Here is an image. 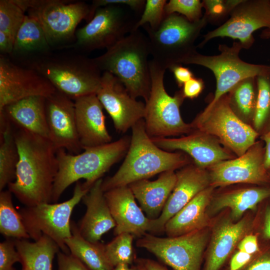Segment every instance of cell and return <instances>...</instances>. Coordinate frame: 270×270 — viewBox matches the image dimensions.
Listing matches in <instances>:
<instances>
[{
	"label": "cell",
	"instance_id": "obj_27",
	"mask_svg": "<svg viewBox=\"0 0 270 270\" xmlns=\"http://www.w3.org/2000/svg\"><path fill=\"white\" fill-rule=\"evenodd\" d=\"M248 220H226L214 229L204 270H220L248 228Z\"/></svg>",
	"mask_w": 270,
	"mask_h": 270
},
{
	"label": "cell",
	"instance_id": "obj_40",
	"mask_svg": "<svg viewBox=\"0 0 270 270\" xmlns=\"http://www.w3.org/2000/svg\"><path fill=\"white\" fill-rule=\"evenodd\" d=\"M241 0H203V8L205 9L204 16L208 22L218 23L230 16L232 9Z\"/></svg>",
	"mask_w": 270,
	"mask_h": 270
},
{
	"label": "cell",
	"instance_id": "obj_38",
	"mask_svg": "<svg viewBox=\"0 0 270 270\" xmlns=\"http://www.w3.org/2000/svg\"><path fill=\"white\" fill-rule=\"evenodd\" d=\"M166 0H147L140 18L136 22L133 31L148 24L154 30H156L164 19Z\"/></svg>",
	"mask_w": 270,
	"mask_h": 270
},
{
	"label": "cell",
	"instance_id": "obj_44",
	"mask_svg": "<svg viewBox=\"0 0 270 270\" xmlns=\"http://www.w3.org/2000/svg\"><path fill=\"white\" fill-rule=\"evenodd\" d=\"M204 88L202 79L193 77L182 86V93L184 98L193 99L198 97Z\"/></svg>",
	"mask_w": 270,
	"mask_h": 270
},
{
	"label": "cell",
	"instance_id": "obj_3",
	"mask_svg": "<svg viewBox=\"0 0 270 270\" xmlns=\"http://www.w3.org/2000/svg\"><path fill=\"white\" fill-rule=\"evenodd\" d=\"M20 60L22 66L38 72L57 91L74 100L96 94L100 86L102 72L93 58L81 54L50 52Z\"/></svg>",
	"mask_w": 270,
	"mask_h": 270
},
{
	"label": "cell",
	"instance_id": "obj_1",
	"mask_svg": "<svg viewBox=\"0 0 270 270\" xmlns=\"http://www.w3.org/2000/svg\"><path fill=\"white\" fill-rule=\"evenodd\" d=\"M14 138L19 160L8 190L26 206L52 203L58 170L57 150L49 138L22 130L17 128Z\"/></svg>",
	"mask_w": 270,
	"mask_h": 270
},
{
	"label": "cell",
	"instance_id": "obj_51",
	"mask_svg": "<svg viewBox=\"0 0 270 270\" xmlns=\"http://www.w3.org/2000/svg\"><path fill=\"white\" fill-rule=\"evenodd\" d=\"M142 264L145 270H168L162 265L150 260H142Z\"/></svg>",
	"mask_w": 270,
	"mask_h": 270
},
{
	"label": "cell",
	"instance_id": "obj_46",
	"mask_svg": "<svg viewBox=\"0 0 270 270\" xmlns=\"http://www.w3.org/2000/svg\"><path fill=\"white\" fill-rule=\"evenodd\" d=\"M238 248L239 251L252 256L257 254L260 249L256 236L252 234L245 236L239 242Z\"/></svg>",
	"mask_w": 270,
	"mask_h": 270
},
{
	"label": "cell",
	"instance_id": "obj_5",
	"mask_svg": "<svg viewBox=\"0 0 270 270\" xmlns=\"http://www.w3.org/2000/svg\"><path fill=\"white\" fill-rule=\"evenodd\" d=\"M130 140L124 136L114 142L85 148L78 154L58 150V170L54 184L52 203H56L66 188L80 179L85 180L84 184L90 188L126 154Z\"/></svg>",
	"mask_w": 270,
	"mask_h": 270
},
{
	"label": "cell",
	"instance_id": "obj_18",
	"mask_svg": "<svg viewBox=\"0 0 270 270\" xmlns=\"http://www.w3.org/2000/svg\"><path fill=\"white\" fill-rule=\"evenodd\" d=\"M46 112L49 139L56 149L79 154L82 149L77 131L74 100L56 90L46 98Z\"/></svg>",
	"mask_w": 270,
	"mask_h": 270
},
{
	"label": "cell",
	"instance_id": "obj_15",
	"mask_svg": "<svg viewBox=\"0 0 270 270\" xmlns=\"http://www.w3.org/2000/svg\"><path fill=\"white\" fill-rule=\"evenodd\" d=\"M56 91L51 83L36 70L0 55V110L6 106L32 96L48 98Z\"/></svg>",
	"mask_w": 270,
	"mask_h": 270
},
{
	"label": "cell",
	"instance_id": "obj_43",
	"mask_svg": "<svg viewBox=\"0 0 270 270\" xmlns=\"http://www.w3.org/2000/svg\"><path fill=\"white\" fill-rule=\"evenodd\" d=\"M56 255L58 270H90L70 254L59 251Z\"/></svg>",
	"mask_w": 270,
	"mask_h": 270
},
{
	"label": "cell",
	"instance_id": "obj_30",
	"mask_svg": "<svg viewBox=\"0 0 270 270\" xmlns=\"http://www.w3.org/2000/svg\"><path fill=\"white\" fill-rule=\"evenodd\" d=\"M270 198V188L258 187L238 190L224 194L214 200L212 209L216 212L223 208L230 210L234 220L240 218L248 210H253L262 200Z\"/></svg>",
	"mask_w": 270,
	"mask_h": 270
},
{
	"label": "cell",
	"instance_id": "obj_39",
	"mask_svg": "<svg viewBox=\"0 0 270 270\" xmlns=\"http://www.w3.org/2000/svg\"><path fill=\"white\" fill-rule=\"evenodd\" d=\"M202 8V2L199 0H170L166 4L164 11L166 15L180 14L194 22L203 17Z\"/></svg>",
	"mask_w": 270,
	"mask_h": 270
},
{
	"label": "cell",
	"instance_id": "obj_29",
	"mask_svg": "<svg viewBox=\"0 0 270 270\" xmlns=\"http://www.w3.org/2000/svg\"><path fill=\"white\" fill-rule=\"evenodd\" d=\"M22 266L28 270H52V260L60 249L50 238L42 235L34 242L14 239Z\"/></svg>",
	"mask_w": 270,
	"mask_h": 270
},
{
	"label": "cell",
	"instance_id": "obj_25",
	"mask_svg": "<svg viewBox=\"0 0 270 270\" xmlns=\"http://www.w3.org/2000/svg\"><path fill=\"white\" fill-rule=\"evenodd\" d=\"M46 98L28 97L6 106L0 110L17 128L49 138Z\"/></svg>",
	"mask_w": 270,
	"mask_h": 270
},
{
	"label": "cell",
	"instance_id": "obj_32",
	"mask_svg": "<svg viewBox=\"0 0 270 270\" xmlns=\"http://www.w3.org/2000/svg\"><path fill=\"white\" fill-rule=\"evenodd\" d=\"M0 191L16 178L19 152L12 124L0 112Z\"/></svg>",
	"mask_w": 270,
	"mask_h": 270
},
{
	"label": "cell",
	"instance_id": "obj_14",
	"mask_svg": "<svg viewBox=\"0 0 270 270\" xmlns=\"http://www.w3.org/2000/svg\"><path fill=\"white\" fill-rule=\"evenodd\" d=\"M262 28L270 30V0H241L231 11L229 18L204 35L198 46H204L214 38L228 37L238 40L243 48L248 49L255 40L253 32Z\"/></svg>",
	"mask_w": 270,
	"mask_h": 270
},
{
	"label": "cell",
	"instance_id": "obj_2",
	"mask_svg": "<svg viewBox=\"0 0 270 270\" xmlns=\"http://www.w3.org/2000/svg\"><path fill=\"white\" fill-rule=\"evenodd\" d=\"M132 135L125 159L112 176L103 180L104 192L128 186L158 174L187 166L190 160L180 152H170L158 147L146 132L144 119L132 128Z\"/></svg>",
	"mask_w": 270,
	"mask_h": 270
},
{
	"label": "cell",
	"instance_id": "obj_49",
	"mask_svg": "<svg viewBox=\"0 0 270 270\" xmlns=\"http://www.w3.org/2000/svg\"><path fill=\"white\" fill-rule=\"evenodd\" d=\"M14 40L9 36L0 31V54L12 55L14 48Z\"/></svg>",
	"mask_w": 270,
	"mask_h": 270
},
{
	"label": "cell",
	"instance_id": "obj_22",
	"mask_svg": "<svg viewBox=\"0 0 270 270\" xmlns=\"http://www.w3.org/2000/svg\"><path fill=\"white\" fill-rule=\"evenodd\" d=\"M75 104L78 134L82 149L111 142L106 127L103 106L96 94L76 98Z\"/></svg>",
	"mask_w": 270,
	"mask_h": 270
},
{
	"label": "cell",
	"instance_id": "obj_19",
	"mask_svg": "<svg viewBox=\"0 0 270 270\" xmlns=\"http://www.w3.org/2000/svg\"><path fill=\"white\" fill-rule=\"evenodd\" d=\"M176 182L160 216L152 220L149 232H164L166 222L210 185V175L204 168L188 166L176 173Z\"/></svg>",
	"mask_w": 270,
	"mask_h": 270
},
{
	"label": "cell",
	"instance_id": "obj_41",
	"mask_svg": "<svg viewBox=\"0 0 270 270\" xmlns=\"http://www.w3.org/2000/svg\"><path fill=\"white\" fill-rule=\"evenodd\" d=\"M22 260L14 239H8L0 244V270H16L13 265Z\"/></svg>",
	"mask_w": 270,
	"mask_h": 270
},
{
	"label": "cell",
	"instance_id": "obj_4",
	"mask_svg": "<svg viewBox=\"0 0 270 270\" xmlns=\"http://www.w3.org/2000/svg\"><path fill=\"white\" fill-rule=\"evenodd\" d=\"M150 54L148 38L138 30L93 59L102 72L116 76L132 98L142 97L146 102L151 86Z\"/></svg>",
	"mask_w": 270,
	"mask_h": 270
},
{
	"label": "cell",
	"instance_id": "obj_56",
	"mask_svg": "<svg viewBox=\"0 0 270 270\" xmlns=\"http://www.w3.org/2000/svg\"><path fill=\"white\" fill-rule=\"evenodd\" d=\"M22 270H28V269L26 267L22 266Z\"/></svg>",
	"mask_w": 270,
	"mask_h": 270
},
{
	"label": "cell",
	"instance_id": "obj_47",
	"mask_svg": "<svg viewBox=\"0 0 270 270\" xmlns=\"http://www.w3.org/2000/svg\"><path fill=\"white\" fill-rule=\"evenodd\" d=\"M173 73L176 82L179 87H182L188 80L194 77L191 70L180 64H176L169 68Z\"/></svg>",
	"mask_w": 270,
	"mask_h": 270
},
{
	"label": "cell",
	"instance_id": "obj_37",
	"mask_svg": "<svg viewBox=\"0 0 270 270\" xmlns=\"http://www.w3.org/2000/svg\"><path fill=\"white\" fill-rule=\"evenodd\" d=\"M26 16L16 0H0V31L14 40Z\"/></svg>",
	"mask_w": 270,
	"mask_h": 270
},
{
	"label": "cell",
	"instance_id": "obj_28",
	"mask_svg": "<svg viewBox=\"0 0 270 270\" xmlns=\"http://www.w3.org/2000/svg\"><path fill=\"white\" fill-rule=\"evenodd\" d=\"M50 48L41 24L26 14L16 34L12 55L22 59L50 52Z\"/></svg>",
	"mask_w": 270,
	"mask_h": 270
},
{
	"label": "cell",
	"instance_id": "obj_10",
	"mask_svg": "<svg viewBox=\"0 0 270 270\" xmlns=\"http://www.w3.org/2000/svg\"><path fill=\"white\" fill-rule=\"evenodd\" d=\"M28 15L41 24L50 46H62L76 38V28L88 21L90 5L82 1L26 0Z\"/></svg>",
	"mask_w": 270,
	"mask_h": 270
},
{
	"label": "cell",
	"instance_id": "obj_50",
	"mask_svg": "<svg viewBox=\"0 0 270 270\" xmlns=\"http://www.w3.org/2000/svg\"><path fill=\"white\" fill-rule=\"evenodd\" d=\"M261 138L265 143L264 164L268 170L270 169V130L262 134Z\"/></svg>",
	"mask_w": 270,
	"mask_h": 270
},
{
	"label": "cell",
	"instance_id": "obj_13",
	"mask_svg": "<svg viewBox=\"0 0 270 270\" xmlns=\"http://www.w3.org/2000/svg\"><path fill=\"white\" fill-rule=\"evenodd\" d=\"M207 238L204 228L175 237L161 238L146 233L136 244L174 270H200Z\"/></svg>",
	"mask_w": 270,
	"mask_h": 270
},
{
	"label": "cell",
	"instance_id": "obj_7",
	"mask_svg": "<svg viewBox=\"0 0 270 270\" xmlns=\"http://www.w3.org/2000/svg\"><path fill=\"white\" fill-rule=\"evenodd\" d=\"M151 86L145 104L144 126L150 138H166L190 132L192 128L182 119L180 106L184 98L182 90L172 96L166 92L164 68L150 60Z\"/></svg>",
	"mask_w": 270,
	"mask_h": 270
},
{
	"label": "cell",
	"instance_id": "obj_48",
	"mask_svg": "<svg viewBox=\"0 0 270 270\" xmlns=\"http://www.w3.org/2000/svg\"><path fill=\"white\" fill-rule=\"evenodd\" d=\"M253 258L254 256L238 250L232 257L228 270H240Z\"/></svg>",
	"mask_w": 270,
	"mask_h": 270
},
{
	"label": "cell",
	"instance_id": "obj_35",
	"mask_svg": "<svg viewBox=\"0 0 270 270\" xmlns=\"http://www.w3.org/2000/svg\"><path fill=\"white\" fill-rule=\"evenodd\" d=\"M258 96L253 118L255 130L262 136L270 130V74L256 77Z\"/></svg>",
	"mask_w": 270,
	"mask_h": 270
},
{
	"label": "cell",
	"instance_id": "obj_42",
	"mask_svg": "<svg viewBox=\"0 0 270 270\" xmlns=\"http://www.w3.org/2000/svg\"><path fill=\"white\" fill-rule=\"evenodd\" d=\"M146 0H94L90 5V14L88 22L94 16L96 11L100 8L110 5H120L128 6L136 12H140L144 8Z\"/></svg>",
	"mask_w": 270,
	"mask_h": 270
},
{
	"label": "cell",
	"instance_id": "obj_6",
	"mask_svg": "<svg viewBox=\"0 0 270 270\" xmlns=\"http://www.w3.org/2000/svg\"><path fill=\"white\" fill-rule=\"evenodd\" d=\"M208 23L206 17L190 22L178 14L166 15L158 28L152 30L148 24L142 26L148 34L152 60L166 70L180 64L196 50L194 42Z\"/></svg>",
	"mask_w": 270,
	"mask_h": 270
},
{
	"label": "cell",
	"instance_id": "obj_8",
	"mask_svg": "<svg viewBox=\"0 0 270 270\" xmlns=\"http://www.w3.org/2000/svg\"><path fill=\"white\" fill-rule=\"evenodd\" d=\"M242 48L239 42H234L230 46L220 44L219 54L206 56L196 50L181 61L180 64H197L208 68L216 78L214 97L202 114L208 112L222 96L243 80L270 74V65L252 64L242 60L239 54Z\"/></svg>",
	"mask_w": 270,
	"mask_h": 270
},
{
	"label": "cell",
	"instance_id": "obj_24",
	"mask_svg": "<svg viewBox=\"0 0 270 270\" xmlns=\"http://www.w3.org/2000/svg\"><path fill=\"white\" fill-rule=\"evenodd\" d=\"M176 182V173L168 170L160 174L154 180H141L128 186L146 216L155 220L161 214Z\"/></svg>",
	"mask_w": 270,
	"mask_h": 270
},
{
	"label": "cell",
	"instance_id": "obj_11",
	"mask_svg": "<svg viewBox=\"0 0 270 270\" xmlns=\"http://www.w3.org/2000/svg\"><path fill=\"white\" fill-rule=\"evenodd\" d=\"M192 128L218 137L238 156L256 142L259 134L242 122L231 108L228 94L222 96L206 113H201L191 124Z\"/></svg>",
	"mask_w": 270,
	"mask_h": 270
},
{
	"label": "cell",
	"instance_id": "obj_23",
	"mask_svg": "<svg viewBox=\"0 0 270 270\" xmlns=\"http://www.w3.org/2000/svg\"><path fill=\"white\" fill-rule=\"evenodd\" d=\"M99 179L91 186L82 200L86 207V214L78 228L82 237L92 242H98L102 236L116 227Z\"/></svg>",
	"mask_w": 270,
	"mask_h": 270
},
{
	"label": "cell",
	"instance_id": "obj_16",
	"mask_svg": "<svg viewBox=\"0 0 270 270\" xmlns=\"http://www.w3.org/2000/svg\"><path fill=\"white\" fill-rule=\"evenodd\" d=\"M264 146L256 142L244 154L210 166V186L214 188L236 183L266 184L270 182L264 164Z\"/></svg>",
	"mask_w": 270,
	"mask_h": 270
},
{
	"label": "cell",
	"instance_id": "obj_31",
	"mask_svg": "<svg viewBox=\"0 0 270 270\" xmlns=\"http://www.w3.org/2000/svg\"><path fill=\"white\" fill-rule=\"evenodd\" d=\"M70 226L72 236L65 241L70 254L90 270H113L106 255L104 245L86 240L74 222L71 221Z\"/></svg>",
	"mask_w": 270,
	"mask_h": 270
},
{
	"label": "cell",
	"instance_id": "obj_36",
	"mask_svg": "<svg viewBox=\"0 0 270 270\" xmlns=\"http://www.w3.org/2000/svg\"><path fill=\"white\" fill-rule=\"evenodd\" d=\"M134 237L130 234L122 233L116 236L111 242L104 246L106 258L114 268L120 264H132L134 259Z\"/></svg>",
	"mask_w": 270,
	"mask_h": 270
},
{
	"label": "cell",
	"instance_id": "obj_26",
	"mask_svg": "<svg viewBox=\"0 0 270 270\" xmlns=\"http://www.w3.org/2000/svg\"><path fill=\"white\" fill-rule=\"evenodd\" d=\"M214 188L208 186L198 193L166 224L168 237H175L204 228L208 224L206 208Z\"/></svg>",
	"mask_w": 270,
	"mask_h": 270
},
{
	"label": "cell",
	"instance_id": "obj_20",
	"mask_svg": "<svg viewBox=\"0 0 270 270\" xmlns=\"http://www.w3.org/2000/svg\"><path fill=\"white\" fill-rule=\"evenodd\" d=\"M104 196L116 222L115 236L128 233L140 238L150 231L152 220L138 205L128 186L110 190Z\"/></svg>",
	"mask_w": 270,
	"mask_h": 270
},
{
	"label": "cell",
	"instance_id": "obj_21",
	"mask_svg": "<svg viewBox=\"0 0 270 270\" xmlns=\"http://www.w3.org/2000/svg\"><path fill=\"white\" fill-rule=\"evenodd\" d=\"M151 139L158 147L164 150H180L185 152L193 158L196 166L202 168L233 158L215 139L201 132L180 138Z\"/></svg>",
	"mask_w": 270,
	"mask_h": 270
},
{
	"label": "cell",
	"instance_id": "obj_17",
	"mask_svg": "<svg viewBox=\"0 0 270 270\" xmlns=\"http://www.w3.org/2000/svg\"><path fill=\"white\" fill-rule=\"evenodd\" d=\"M96 95L118 132H126L144 118L145 104L132 98L120 81L108 72H102Z\"/></svg>",
	"mask_w": 270,
	"mask_h": 270
},
{
	"label": "cell",
	"instance_id": "obj_55",
	"mask_svg": "<svg viewBox=\"0 0 270 270\" xmlns=\"http://www.w3.org/2000/svg\"><path fill=\"white\" fill-rule=\"evenodd\" d=\"M138 268L139 270H145V268L144 266L142 265V262L139 264V266H138Z\"/></svg>",
	"mask_w": 270,
	"mask_h": 270
},
{
	"label": "cell",
	"instance_id": "obj_9",
	"mask_svg": "<svg viewBox=\"0 0 270 270\" xmlns=\"http://www.w3.org/2000/svg\"><path fill=\"white\" fill-rule=\"evenodd\" d=\"M90 189L78 181L72 197L68 200L22 208L18 212L30 238L36 241L46 235L58 244L62 252L70 254L65 241L72 236L71 214Z\"/></svg>",
	"mask_w": 270,
	"mask_h": 270
},
{
	"label": "cell",
	"instance_id": "obj_34",
	"mask_svg": "<svg viewBox=\"0 0 270 270\" xmlns=\"http://www.w3.org/2000/svg\"><path fill=\"white\" fill-rule=\"evenodd\" d=\"M228 93L230 104L234 106L246 117L254 116L258 96L256 77L246 78L238 84Z\"/></svg>",
	"mask_w": 270,
	"mask_h": 270
},
{
	"label": "cell",
	"instance_id": "obj_57",
	"mask_svg": "<svg viewBox=\"0 0 270 270\" xmlns=\"http://www.w3.org/2000/svg\"><path fill=\"white\" fill-rule=\"evenodd\" d=\"M268 174L270 178V169L268 170Z\"/></svg>",
	"mask_w": 270,
	"mask_h": 270
},
{
	"label": "cell",
	"instance_id": "obj_45",
	"mask_svg": "<svg viewBox=\"0 0 270 270\" xmlns=\"http://www.w3.org/2000/svg\"><path fill=\"white\" fill-rule=\"evenodd\" d=\"M240 270H270V252L260 254L254 258Z\"/></svg>",
	"mask_w": 270,
	"mask_h": 270
},
{
	"label": "cell",
	"instance_id": "obj_53",
	"mask_svg": "<svg viewBox=\"0 0 270 270\" xmlns=\"http://www.w3.org/2000/svg\"><path fill=\"white\" fill-rule=\"evenodd\" d=\"M113 270H139L138 267H130L128 264H120L115 266Z\"/></svg>",
	"mask_w": 270,
	"mask_h": 270
},
{
	"label": "cell",
	"instance_id": "obj_33",
	"mask_svg": "<svg viewBox=\"0 0 270 270\" xmlns=\"http://www.w3.org/2000/svg\"><path fill=\"white\" fill-rule=\"evenodd\" d=\"M12 194L8 190L0 192V232L10 238L27 240L30 236L13 206Z\"/></svg>",
	"mask_w": 270,
	"mask_h": 270
},
{
	"label": "cell",
	"instance_id": "obj_54",
	"mask_svg": "<svg viewBox=\"0 0 270 270\" xmlns=\"http://www.w3.org/2000/svg\"><path fill=\"white\" fill-rule=\"evenodd\" d=\"M260 37L264 39L270 38V30L267 29L263 30L261 33Z\"/></svg>",
	"mask_w": 270,
	"mask_h": 270
},
{
	"label": "cell",
	"instance_id": "obj_52",
	"mask_svg": "<svg viewBox=\"0 0 270 270\" xmlns=\"http://www.w3.org/2000/svg\"><path fill=\"white\" fill-rule=\"evenodd\" d=\"M263 233L266 238L270 239V206L265 210Z\"/></svg>",
	"mask_w": 270,
	"mask_h": 270
},
{
	"label": "cell",
	"instance_id": "obj_12",
	"mask_svg": "<svg viewBox=\"0 0 270 270\" xmlns=\"http://www.w3.org/2000/svg\"><path fill=\"white\" fill-rule=\"evenodd\" d=\"M122 6L110 5L98 8L92 18L76 30L74 42L64 48L91 52L112 46L132 32L137 22Z\"/></svg>",
	"mask_w": 270,
	"mask_h": 270
}]
</instances>
